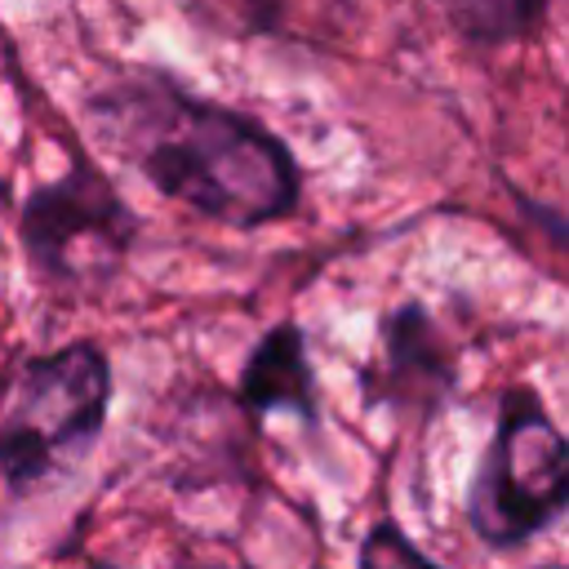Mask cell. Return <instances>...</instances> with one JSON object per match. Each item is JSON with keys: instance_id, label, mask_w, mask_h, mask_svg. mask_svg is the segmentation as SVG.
<instances>
[{"instance_id": "obj_1", "label": "cell", "mask_w": 569, "mask_h": 569, "mask_svg": "<svg viewBox=\"0 0 569 569\" xmlns=\"http://www.w3.org/2000/svg\"><path fill=\"white\" fill-rule=\"evenodd\" d=\"M84 116L129 169L209 222L253 231L302 204V169L280 133L156 67L107 80Z\"/></svg>"}, {"instance_id": "obj_2", "label": "cell", "mask_w": 569, "mask_h": 569, "mask_svg": "<svg viewBox=\"0 0 569 569\" xmlns=\"http://www.w3.org/2000/svg\"><path fill=\"white\" fill-rule=\"evenodd\" d=\"M111 405V365L98 342H67L0 369V476L27 493L89 453Z\"/></svg>"}, {"instance_id": "obj_3", "label": "cell", "mask_w": 569, "mask_h": 569, "mask_svg": "<svg viewBox=\"0 0 569 569\" xmlns=\"http://www.w3.org/2000/svg\"><path fill=\"white\" fill-rule=\"evenodd\" d=\"M569 502V445L529 387H511L467 489V525L493 551L547 533Z\"/></svg>"}, {"instance_id": "obj_4", "label": "cell", "mask_w": 569, "mask_h": 569, "mask_svg": "<svg viewBox=\"0 0 569 569\" xmlns=\"http://www.w3.org/2000/svg\"><path fill=\"white\" fill-rule=\"evenodd\" d=\"M18 236L31 271L53 284L98 289L124 267L138 240V213L98 164L76 160L62 178L27 196Z\"/></svg>"}, {"instance_id": "obj_5", "label": "cell", "mask_w": 569, "mask_h": 569, "mask_svg": "<svg viewBox=\"0 0 569 569\" xmlns=\"http://www.w3.org/2000/svg\"><path fill=\"white\" fill-rule=\"evenodd\" d=\"M453 387V356L422 302H405L378 325V360L369 369V396L431 409Z\"/></svg>"}, {"instance_id": "obj_6", "label": "cell", "mask_w": 569, "mask_h": 569, "mask_svg": "<svg viewBox=\"0 0 569 569\" xmlns=\"http://www.w3.org/2000/svg\"><path fill=\"white\" fill-rule=\"evenodd\" d=\"M240 409L249 418H267V413H293L302 422H316V373H311V356H307V333L293 320L271 325L258 347L249 351L244 369H240Z\"/></svg>"}, {"instance_id": "obj_7", "label": "cell", "mask_w": 569, "mask_h": 569, "mask_svg": "<svg viewBox=\"0 0 569 569\" xmlns=\"http://www.w3.org/2000/svg\"><path fill=\"white\" fill-rule=\"evenodd\" d=\"M551 0H449L458 36L476 44H520L533 40L547 22Z\"/></svg>"}, {"instance_id": "obj_8", "label": "cell", "mask_w": 569, "mask_h": 569, "mask_svg": "<svg viewBox=\"0 0 569 569\" xmlns=\"http://www.w3.org/2000/svg\"><path fill=\"white\" fill-rule=\"evenodd\" d=\"M356 569H445V565H436L427 551H418V542L396 520H378L360 542Z\"/></svg>"}, {"instance_id": "obj_9", "label": "cell", "mask_w": 569, "mask_h": 569, "mask_svg": "<svg viewBox=\"0 0 569 569\" xmlns=\"http://www.w3.org/2000/svg\"><path fill=\"white\" fill-rule=\"evenodd\" d=\"M187 569H218V565H187Z\"/></svg>"}]
</instances>
